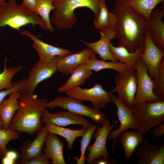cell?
<instances>
[{
	"mask_svg": "<svg viewBox=\"0 0 164 164\" xmlns=\"http://www.w3.org/2000/svg\"><path fill=\"white\" fill-rule=\"evenodd\" d=\"M16 161L5 156L2 159V163L3 164H14Z\"/></svg>",
	"mask_w": 164,
	"mask_h": 164,
	"instance_id": "60d3db41",
	"label": "cell"
},
{
	"mask_svg": "<svg viewBox=\"0 0 164 164\" xmlns=\"http://www.w3.org/2000/svg\"><path fill=\"white\" fill-rule=\"evenodd\" d=\"M42 124H52L62 127L79 125L87 128L93 124L84 116L70 111L50 113L46 108L43 111L41 119Z\"/></svg>",
	"mask_w": 164,
	"mask_h": 164,
	"instance_id": "4fadbf2b",
	"label": "cell"
},
{
	"mask_svg": "<svg viewBox=\"0 0 164 164\" xmlns=\"http://www.w3.org/2000/svg\"><path fill=\"white\" fill-rule=\"evenodd\" d=\"M112 12L115 15V28L119 39L117 46L133 52L144 43L146 19L131 7L125 0H115Z\"/></svg>",
	"mask_w": 164,
	"mask_h": 164,
	"instance_id": "6da1fadb",
	"label": "cell"
},
{
	"mask_svg": "<svg viewBox=\"0 0 164 164\" xmlns=\"http://www.w3.org/2000/svg\"><path fill=\"white\" fill-rule=\"evenodd\" d=\"M135 70L137 84L134 104L156 100L162 97L154 94L152 79L149 76L145 64L140 60L137 62Z\"/></svg>",
	"mask_w": 164,
	"mask_h": 164,
	"instance_id": "8fae6325",
	"label": "cell"
},
{
	"mask_svg": "<svg viewBox=\"0 0 164 164\" xmlns=\"http://www.w3.org/2000/svg\"><path fill=\"white\" fill-rule=\"evenodd\" d=\"M47 101L46 98H39L36 94H30L26 91L20 93L19 108L8 128L20 134H37L43 127L41 119Z\"/></svg>",
	"mask_w": 164,
	"mask_h": 164,
	"instance_id": "7a4b0ae2",
	"label": "cell"
},
{
	"mask_svg": "<svg viewBox=\"0 0 164 164\" xmlns=\"http://www.w3.org/2000/svg\"><path fill=\"white\" fill-rule=\"evenodd\" d=\"M70 74L66 82L58 88L59 92H64L71 89L79 87L90 78L93 73L86 64H84L77 68Z\"/></svg>",
	"mask_w": 164,
	"mask_h": 164,
	"instance_id": "d4e9b609",
	"label": "cell"
},
{
	"mask_svg": "<svg viewBox=\"0 0 164 164\" xmlns=\"http://www.w3.org/2000/svg\"><path fill=\"white\" fill-rule=\"evenodd\" d=\"M4 60V69L3 71L0 73V91L11 88L13 84V82H12V78L23 68V66L22 65L7 67V58H5Z\"/></svg>",
	"mask_w": 164,
	"mask_h": 164,
	"instance_id": "4dcf8cb0",
	"label": "cell"
},
{
	"mask_svg": "<svg viewBox=\"0 0 164 164\" xmlns=\"http://www.w3.org/2000/svg\"><path fill=\"white\" fill-rule=\"evenodd\" d=\"M97 128V125L93 124L91 126L87 128L86 132L82 137L80 142V155L79 158L74 156V160L77 161V164H85L86 156V151L92 139L94 132Z\"/></svg>",
	"mask_w": 164,
	"mask_h": 164,
	"instance_id": "1f68e13d",
	"label": "cell"
},
{
	"mask_svg": "<svg viewBox=\"0 0 164 164\" xmlns=\"http://www.w3.org/2000/svg\"><path fill=\"white\" fill-rule=\"evenodd\" d=\"M56 63L39 61L33 65L29 72L26 86V91L34 94L36 88L42 81L50 78L57 71Z\"/></svg>",
	"mask_w": 164,
	"mask_h": 164,
	"instance_id": "9a60e30c",
	"label": "cell"
},
{
	"mask_svg": "<svg viewBox=\"0 0 164 164\" xmlns=\"http://www.w3.org/2000/svg\"><path fill=\"white\" fill-rule=\"evenodd\" d=\"M99 32L100 38L97 42L89 43L82 40H80L95 53L98 54L102 60L118 61L112 56L109 47L111 40L118 38L115 27L100 30Z\"/></svg>",
	"mask_w": 164,
	"mask_h": 164,
	"instance_id": "d6986e66",
	"label": "cell"
},
{
	"mask_svg": "<svg viewBox=\"0 0 164 164\" xmlns=\"http://www.w3.org/2000/svg\"><path fill=\"white\" fill-rule=\"evenodd\" d=\"M46 108L59 107L67 111L88 117L93 122L102 125L108 119L107 116L99 110L87 106L78 100L67 96H59L45 104Z\"/></svg>",
	"mask_w": 164,
	"mask_h": 164,
	"instance_id": "8992f818",
	"label": "cell"
},
{
	"mask_svg": "<svg viewBox=\"0 0 164 164\" xmlns=\"http://www.w3.org/2000/svg\"><path fill=\"white\" fill-rule=\"evenodd\" d=\"M6 156L15 161L16 160L18 157V154L16 151L14 150L8 151L5 154Z\"/></svg>",
	"mask_w": 164,
	"mask_h": 164,
	"instance_id": "ab89813d",
	"label": "cell"
},
{
	"mask_svg": "<svg viewBox=\"0 0 164 164\" xmlns=\"http://www.w3.org/2000/svg\"><path fill=\"white\" fill-rule=\"evenodd\" d=\"M44 126L49 133L65 138L67 142V149L69 150L73 149V143L76 139L79 137H82L87 129L83 128L80 129L73 130L52 124H46Z\"/></svg>",
	"mask_w": 164,
	"mask_h": 164,
	"instance_id": "484cf974",
	"label": "cell"
},
{
	"mask_svg": "<svg viewBox=\"0 0 164 164\" xmlns=\"http://www.w3.org/2000/svg\"><path fill=\"white\" fill-rule=\"evenodd\" d=\"M55 0H36L34 11L35 14L40 16L45 22L47 30L53 32L55 29L50 20V12L55 9L53 3Z\"/></svg>",
	"mask_w": 164,
	"mask_h": 164,
	"instance_id": "f1b7e54d",
	"label": "cell"
},
{
	"mask_svg": "<svg viewBox=\"0 0 164 164\" xmlns=\"http://www.w3.org/2000/svg\"><path fill=\"white\" fill-rule=\"evenodd\" d=\"M144 45L140 60L145 64L149 76L152 79L158 73L161 61L164 58V51L155 45L147 32L144 36Z\"/></svg>",
	"mask_w": 164,
	"mask_h": 164,
	"instance_id": "5bb4252c",
	"label": "cell"
},
{
	"mask_svg": "<svg viewBox=\"0 0 164 164\" xmlns=\"http://www.w3.org/2000/svg\"><path fill=\"white\" fill-rule=\"evenodd\" d=\"M134 10L144 17L148 21L150 20L151 12L157 5L164 0H125Z\"/></svg>",
	"mask_w": 164,
	"mask_h": 164,
	"instance_id": "83f0119b",
	"label": "cell"
},
{
	"mask_svg": "<svg viewBox=\"0 0 164 164\" xmlns=\"http://www.w3.org/2000/svg\"><path fill=\"white\" fill-rule=\"evenodd\" d=\"M42 151L48 159L53 164H65L63 149L65 145L58 138L57 135L51 133L47 135Z\"/></svg>",
	"mask_w": 164,
	"mask_h": 164,
	"instance_id": "44dd1931",
	"label": "cell"
},
{
	"mask_svg": "<svg viewBox=\"0 0 164 164\" xmlns=\"http://www.w3.org/2000/svg\"><path fill=\"white\" fill-rule=\"evenodd\" d=\"M19 134L9 128H0V152L2 155H5L8 151L7 145L9 142L18 138Z\"/></svg>",
	"mask_w": 164,
	"mask_h": 164,
	"instance_id": "d6a6232c",
	"label": "cell"
},
{
	"mask_svg": "<svg viewBox=\"0 0 164 164\" xmlns=\"http://www.w3.org/2000/svg\"><path fill=\"white\" fill-rule=\"evenodd\" d=\"M2 121L1 116L0 115V128H2Z\"/></svg>",
	"mask_w": 164,
	"mask_h": 164,
	"instance_id": "b9f144b4",
	"label": "cell"
},
{
	"mask_svg": "<svg viewBox=\"0 0 164 164\" xmlns=\"http://www.w3.org/2000/svg\"><path fill=\"white\" fill-rule=\"evenodd\" d=\"M18 163L21 164H50L44 153H42L39 155L26 161H19Z\"/></svg>",
	"mask_w": 164,
	"mask_h": 164,
	"instance_id": "d590c367",
	"label": "cell"
},
{
	"mask_svg": "<svg viewBox=\"0 0 164 164\" xmlns=\"http://www.w3.org/2000/svg\"><path fill=\"white\" fill-rule=\"evenodd\" d=\"M95 54L91 49L87 46L79 52L68 55L56 62L57 71L64 75L70 74L80 65L96 58Z\"/></svg>",
	"mask_w": 164,
	"mask_h": 164,
	"instance_id": "2e32d148",
	"label": "cell"
},
{
	"mask_svg": "<svg viewBox=\"0 0 164 164\" xmlns=\"http://www.w3.org/2000/svg\"><path fill=\"white\" fill-rule=\"evenodd\" d=\"M131 108L137 123V130L144 137L164 121V98L134 104Z\"/></svg>",
	"mask_w": 164,
	"mask_h": 164,
	"instance_id": "5b68a950",
	"label": "cell"
},
{
	"mask_svg": "<svg viewBox=\"0 0 164 164\" xmlns=\"http://www.w3.org/2000/svg\"><path fill=\"white\" fill-rule=\"evenodd\" d=\"M85 64L89 69L95 72L104 69H111L118 73L128 68L124 63L119 61L107 62L102 59L98 60L96 58L91 60Z\"/></svg>",
	"mask_w": 164,
	"mask_h": 164,
	"instance_id": "f546056e",
	"label": "cell"
},
{
	"mask_svg": "<svg viewBox=\"0 0 164 164\" xmlns=\"http://www.w3.org/2000/svg\"><path fill=\"white\" fill-rule=\"evenodd\" d=\"M111 102L116 106L117 112L120 126L117 129L111 131L109 134L108 139L113 140L112 145V152L114 153L116 145V138L119 135L124 131L129 129L137 130L138 125L134 117L131 108L124 103L117 97L110 92Z\"/></svg>",
	"mask_w": 164,
	"mask_h": 164,
	"instance_id": "9c48e42d",
	"label": "cell"
},
{
	"mask_svg": "<svg viewBox=\"0 0 164 164\" xmlns=\"http://www.w3.org/2000/svg\"><path fill=\"white\" fill-rule=\"evenodd\" d=\"M138 157L137 164H164V143L160 145L150 144L144 138L134 151Z\"/></svg>",
	"mask_w": 164,
	"mask_h": 164,
	"instance_id": "e0dca14e",
	"label": "cell"
},
{
	"mask_svg": "<svg viewBox=\"0 0 164 164\" xmlns=\"http://www.w3.org/2000/svg\"><path fill=\"white\" fill-rule=\"evenodd\" d=\"M119 141L123 148L126 162L132 155L134 151L140 142L144 138L137 130H126L118 136Z\"/></svg>",
	"mask_w": 164,
	"mask_h": 164,
	"instance_id": "cb8c5ba5",
	"label": "cell"
},
{
	"mask_svg": "<svg viewBox=\"0 0 164 164\" xmlns=\"http://www.w3.org/2000/svg\"><path fill=\"white\" fill-rule=\"evenodd\" d=\"M155 127L152 131V135L157 138L164 134V124L162 122Z\"/></svg>",
	"mask_w": 164,
	"mask_h": 164,
	"instance_id": "74e56055",
	"label": "cell"
},
{
	"mask_svg": "<svg viewBox=\"0 0 164 164\" xmlns=\"http://www.w3.org/2000/svg\"><path fill=\"white\" fill-rule=\"evenodd\" d=\"M20 93L14 92L0 104V115L2 121V128H9L11 121L19 108V98Z\"/></svg>",
	"mask_w": 164,
	"mask_h": 164,
	"instance_id": "603a6c76",
	"label": "cell"
},
{
	"mask_svg": "<svg viewBox=\"0 0 164 164\" xmlns=\"http://www.w3.org/2000/svg\"><path fill=\"white\" fill-rule=\"evenodd\" d=\"M162 9L158 6L152 11L150 20L147 21L145 30L155 45L164 51V22L162 19L164 15V6Z\"/></svg>",
	"mask_w": 164,
	"mask_h": 164,
	"instance_id": "ac0fdd59",
	"label": "cell"
},
{
	"mask_svg": "<svg viewBox=\"0 0 164 164\" xmlns=\"http://www.w3.org/2000/svg\"><path fill=\"white\" fill-rule=\"evenodd\" d=\"M93 164H117L115 159L109 156H100L96 159L93 162Z\"/></svg>",
	"mask_w": 164,
	"mask_h": 164,
	"instance_id": "8d00e7d4",
	"label": "cell"
},
{
	"mask_svg": "<svg viewBox=\"0 0 164 164\" xmlns=\"http://www.w3.org/2000/svg\"><path fill=\"white\" fill-rule=\"evenodd\" d=\"M114 79L115 87L110 92H116L117 97L131 108L134 104L137 84L135 70L128 68L118 72L115 75Z\"/></svg>",
	"mask_w": 164,
	"mask_h": 164,
	"instance_id": "52a82bcc",
	"label": "cell"
},
{
	"mask_svg": "<svg viewBox=\"0 0 164 164\" xmlns=\"http://www.w3.org/2000/svg\"><path fill=\"white\" fill-rule=\"evenodd\" d=\"M116 22V18L113 13L108 10L105 0H102L100 3L99 12L95 16L94 25L97 29L100 30L114 27Z\"/></svg>",
	"mask_w": 164,
	"mask_h": 164,
	"instance_id": "4316f807",
	"label": "cell"
},
{
	"mask_svg": "<svg viewBox=\"0 0 164 164\" xmlns=\"http://www.w3.org/2000/svg\"><path fill=\"white\" fill-rule=\"evenodd\" d=\"M48 133L44 126L37 133V136L33 141H25L20 148V161L28 160L42 154L45 141Z\"/></svg>",
	"mask_w": 164,
	"mask_h": 164,
	"instance_id": "ffe728a7",
	"label": "cell"
},
{
	"mask_svg": "<svg viewBox=\"0 0 164 164\" xmlns=\"http://www.w3.org/2000/svg\"><path fill=\"white\" fill-rule=\"evenodd\" d=\"M101 127L99 124L97 125L96 131L93 136L95 140L92 145L87 147V150L89 152L86 161L88 164H92L93 161L100 156H109V154L106 147L108 136L114 127L108 120L102 125Z\"/></svg>",
	"mask_w": 164,
	"mask_h": 164,
	"instance_id": "7c38bea8",
	"label": "cell"
},
{
	"mask_svg": "<svg viewBox=\"0 0 164 164\" xmlns=\"http://www.w3.org/2000/svg\"><path fill=\"white\" fill-rule=\"evenodd\" d=\"M23 35L29 37L33 42L32 46L37 52L40 61L57 62L63 57L72 53L70 50L47 44L39 39L29 30L23 29L20 32Z\"/></svg>",
	"mask_w": 164,
	"mask_h": 164,
	"instance_id": "30bf717a",
	"label": "cell"
},
{
	"mask_svg": "<svg viewBox=\"0 0 164 164\" xmlns=\"http://www.w3.org/2000/svg\"><path fill=\"white\" fill-rule=\"evenodd\" d=\"M2 154L0 152V159L2 157Z\"/></svg>",
	"mask_w": 164,
	"mask_h": 164,
	"instance_id": "ee69618b",
	"label": "cell"
},
{
	"mask_svg": "<svg viewBox=\"0 0 164 164\" xmlns=\"http://www.w3.org/2000/svg\"><path fill=\"white\" fill-rule=\"evenodd\" d=\"M102 0H55V9L50 18L51 23L58 29H69L76 24L77 18L74 13L77 9L87 7L95 16L99 12Z\"/></svg>",
	"mask_w": 164,
	"mask_h": 164,
	"instance_id": "277c9868",
	"label": "cell"
},
{
	"mask_svg": "<svg viewBox=\"0 0 164 164\" xmlns=\"http://www.w3.org/2000/svg\"><path fill=\"white\" fill-rule=\"evenodd\" d=\"M68 96L82 101L90 102L95 109L100 110L105 108L111 102L110 92L103 88V86L97 83L90 88L75 87L65 92Z\"/></svg>",
	"mask_w": 164,
	"mask_h": 164,
	"instance_id": "ba28073f",
	"label": "cell"
},
{
	"mask_svg": "<svg viewBox=\"0 0 164 164\" xmlns=\"http://www.w3.org/2000/svg\"><path fill=\"white\" fill-rule=\"evenodd\" d=\"M26 79L23 78L13 82V85L11 88L0 91V104L6 97L13 92H19L21 93L26 91Z\"/></svg>",
	"mask_w": 164,
	"mask_h": 164,
	"instance_id": "e575fe53",
	"label": "cell"
},
{
	"mask_svg": "<svg viewBox=\"0 0 164 164\" xmlns=\"http://www.w3.org/2000/svg\"><path fill=\"white\" fill-rule=\"evenodd\" d=\"M30 24L38 25L47 30L42 18L16 0H9L0 6V29L6 26L19 30L22 26Z\"/></svg>",
	"mask_w": 164,
	"mask_h": 164,
	"instance_id": "3957f363",
	"label": "cell"
},
{
	"mask_svg": "<svg viewBox=\"0 0 164 164\" xmlns=\"http://www.w3.org/2000/svg\"><path fill=\"white\" fill-rule=\"evenodd\" d=\"M6 0H0V6L6 2Z\"/></svg>",
	"mask_w": 164,
	"mask_h": 164,
	"instance_id": "7bdbcfd3",
	"label": "cell"
},
{
	"mask_svg": "<svg viewBox=\"0 0 164 164\" xmlns=\"http://www.w3.org/2000/svg\"><path fill=\"white\" fill-rule=\"evenodd\" d=\"M144 46V43L133 52H129L122 46H115L111 42L109 47L111 54L115 60L124 63L128 68L135 70L136 63L140 59Z\"/></svg>",
	"mask_w": 164,
	"mask_h": 164,
	"instance_id": "7402d4cb",
	"label": "cell"
},
{
	"mask_svg": "<svg viewBox=\"0 0 164 164\" xmlns=\"http://www.w3.org/2000/svg\"><path fill=\"white\" fill-rule=\"evenodd\" d=\"M153 92L156 95L164 98V58L156 76L152 79Z\"/></svg>",
	"mask_w": 164,
	"mask_h": 164,
	"instance_id": "836d02e7",
	"label": "cell"
},
{
	"mask_svg": "<svg viewBox=\"0 0 164 164\" xmlns=\"http://www.w3.org/2000/svg\"><path fill=\"white\" fill-rule=\"evenodd\" d=\"M36 0H23L22 4L34 12Z\"/></svg>",
	"mask_w": 164,
	"mask_h": 164,
	"instance_id": "f35d334b",
	"label": "cell"
}]
</instances>
